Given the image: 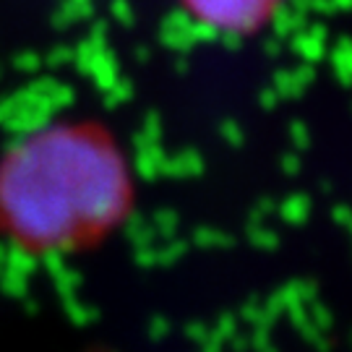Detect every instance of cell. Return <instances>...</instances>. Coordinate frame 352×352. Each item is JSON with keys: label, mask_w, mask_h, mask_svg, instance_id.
Returning <instances> with one entry per match:
<instances>
[{"label": "cell", "mask_w": 352, "mask_h": 352, "mask_svg": "<svg viewBox=\"0 0 352 352\" xmlns=\"http://www.w3.org/2000/svg\"><path fill=\"white\" fill-rule=\"evenodd\" d=\"M131 204L126 154L94 123L42 126L0 157V238L29 256L97 245Z\"/></svg>", "instance_id": "1"}, {"label": "cell", "mask_w": 352, "mask_h": 352, "mask_svg": "<svg viewBox=\"0 0 352 352\" xmlns=\"http://www.w3.org/2000/svg\"><path fill=\"white\" fill-rule=\"evenodd\" d=\"M285 0H180V6L199 24L227 32L248 34L256 32L282 8Z\"/></svg>", "instance_id": "2"}]
</instances>
